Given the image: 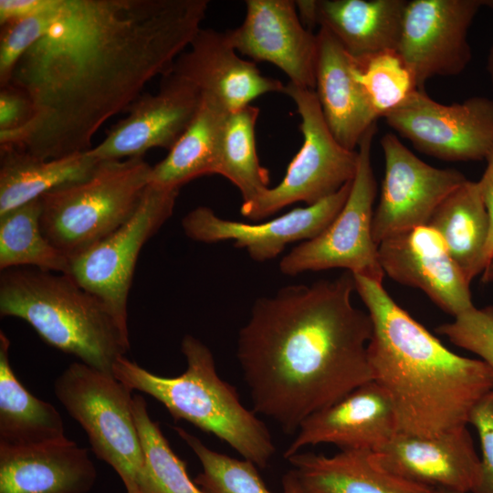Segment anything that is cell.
<instances>
[{"label":"cell","instance_id":"cell-8","mask_svg":"<svg viewBox=\"0 0 493 493\" xmlns=\"http://www.w3.org/2000/svg\"><path fill=\"white\" fill-rule=\"evenodd\" d=\"M283 93L297 107L303 142L281 182L242 203L241 214L250 220L263 219L296 202L316 204L352 181L356 173L357 150L344 148L334 138L315 90L288 82Z\"/></svg>","mask_w":493,"mask_h":493},{"label":"cell","instance_id":"cell-33","mask_svg":"<svg viewBox=\"0 0 493 493\" xmlns=\"http://www.w3.org/2000/svg\"><path fill=\"white\" fill-rule=\"evenodd\" d=\"M354 75L377 117L402 105L416 89L415 79L396 51L355 60Z\"/></svg>","mask_w":493,"mask_h":493},{"label":"cell","instance_id":"cell-42","mask_svg":"<svg viewBox=\"0 0 493 493\" xmlns=\"http://www.w3.org/2000/svg\"><path fill=\"white\" fill-rule=\"evenodd\" d=\"M435 493H464V492H459V491H455V490H450V489H445V488H435Z\"/></svg>","mask_w":493,"mask_h":493},{"label":"cell","instance_id":"cell-30","mask_svg":"<svg viewBox=\"0 0 493 493\" xmlns=\"http://www.w3.org/2000/svg\"><path fill=\"white\" fill-rule=\"evenodd\" d=\"M257 107L247 105L229 111L222 131L216 174L234 184L243 203H248L269 188L268 170L261 166L256 146Z\"/></svg>","mask_w":493,"mask_h":493},{"label":"cell","instance_id":"cell-13","mask_svg":"<svg viewBox=\"0 0 493 493\" xmlns=\"http://www.w3.org/2000/svg\"><path fill=\"white\" fill-rule=\"evenodd\" d=\"M384 176L372 232L378 245L384 239L428 225L443 200L467 178L451 168L431 166L415 156L393 133L381 139Z\"/></svg>","mask_w":493,"mask_h":493},{"label":"cell","instance_id":"cell-7","mask_svg":"<svg viewBox=\"0 0 493 493\" xmlns=\"http://www.w3.org/2000/svg\"><path fill=\"white\" fill-rule=\"evenodd\" d=\"M131 390L108 373L73 362L54 382V393L87 433L98 458L109 464L127 493H141L144 456L132 411Z\"/></svg>","mask_w":493,"mask_h":493},{"label":"cell","instance_id":"cell-22","mask_svg":"<svg viewBox=\"0 0 493 493\" xmlns=\"http://www.w3.org/2000/svg\"><path fill=\"white\" fill-rule=\"evenodd\" d=\"M96 479L88 450L69 439L30 446L0 444V493H88Z\"/></svg>","mask_w":493,"mask_h":493},{"label":"cell","instance_id":"cell-1","mask_svg":"<svg viewBox=\"0 0 493 493\" xmlns=\"http://www.w3.org/2000/svg\"><path fill=\"white\" fill-rule=\"evenodd\" d=\"M207 0H62L46 33L17 61L9 83L33 118L0 132V146L51 160L91 149L111 117L163 76L190 45ZM8 84V83H7Z\"/></svg>","mask_w":493,"mask_h":493},{"label":"cell","instance_id":"cell-37","mask_svg":"<svg viewBox=\"0 0 493 493\" xmlns=\"http://www.w3.org/2000/svg\"><path fill=\"white\" fill-rule=\"evenodd\" d=\"M34 116L29 97L17 87L8 83L0 89V132L17 130Z\"/></svg>","mask_w":493,"mask_h":493},{"label":"cell","instance_id":"cell-9","mask_svg":"<svg viewBox=\"0 0 493 493\" xmlns=\"http://www.w3.org/2000/svg\"><path fill=\"white\" fill-rule=\"evenodd\" d=\"M376 131L375 122L359 142L356 173L341 210L320 235L283 257L279 263L283 274L296 276L305 271L344 268L352 275L383 283L384 272L372 232L377 193L372 146Z\"/></svg>","mask_w":493,"mask_h":493},{"label":"cell","instance_id":"cell-26","mask_svg":"<svg viewBox=\"0 0 493 493\" xmlns=\"http://www.w3.org/2000/svg\"><path fill=\"white\" fill-rule=\"evenodd\" d=\"M99 161L87 152L44 160L0 146V215L89 177Z\"/></svg>","mask_w":493,"mask_h":493},{"label":"cell","instance_id":"cell-34","mask_svg":"<svg viewBox=\"0 0 493 493\" xmlns=\"http://www.w3.org/2000/svg\"><path fill=\"white\" fill-rule=\"evenodd\" d=\"M61 5L62 0H57L49 10L1 25L0 86L9 83L17 61L46 33Z\"/></svg>","mask_w":493,"mask_h":493},{"label":"cell","instance_id":"cell-2","mask_svg":"<svg viewBox=\"0 0 493 493\" xmlns=\"http://www.w3.org/2000/svg\"><path fill=\"white\" fill-rule=\"evenodd\" d=\"M353 275L280 288L257 299L236 357L253 411L293 434L317 411L374 380L372 322L353 306Z\"/></svg>","mask_w":493,"mask_h":493},{"label":"cell","instance_id":"cell-27","mask_svg":"<svg viewBox=\"0 0 493 493\" xmlns=\"http://www.w3.org/2000/svg\"><path fill=\"white\" fill-rule=\"evenodd\" d=\"M10 341L0 331V444L30 446L60 443L63 419L49 403L34 396L16 376L9 360Z\"/></svg>","mask_w":493,"mask_h":493},{"label":"cell","instance_id":"cell-31","mask_svg":"<svg viewBox=\"0 0 493 493\" xmlns=\"http://www.w3.org/2000/svg\"><path fill=\"white\" fill-rule=\"evenodd\" d=\"M132 411L144 456L140 492L204 493L189 477L185 462L174 454L159 425L150 417L142 395L133 396Z\"/></svg>","mask_w":493,"mask_h":493},{"label":"cell","instance_id":"cell-15","mask_svg":"<svg viewBox=\"0 0 493 493\" xmlns=\"http://www.w3.org/2000/svg\"><path fill=\"white\" fill-rule=\"evenodd\" d=\"M225 34L236 52L271 63L288 82L315 89L317 34L302 23L296 1L246 0L243 22Z\"/></svg>","mask_w":493,"mask_h":493},{"label":"cell","instance_id":"cell-41","mask_svg":"<svg viewBox=\"0 0 493 493\" xmlns=\"http://www.w3.org/2000/svg\"><path fill=\"white\" fill-rule=\"evenodd\" d=\"M488 71L490 76V79L493 86V44L489 50L488 58Z\"/></svg>","mask_w":493,"mask_h":493},{"label":"cell","instance_id":"cell-18","mask_svg":"<svg viewBox=\"0 0 493 493\" xmlns=\"http://www.w3.org/2000/svg\"><path fill=\"white\" fill-rule=\"evenodd\" d=\"M389 472L432 488L472 492L480 474V458L467 426L420 437L397 433L374 451Z\"/></svg>","mask_w":493,"mask_h":493},{"label":"cell","instance_id":"cell-3","mask_svg":"<svg viewBox=\"0 0 493 493\" xmlns=\"http://www.w3.org/2000/svg\"><path fill=\"white\" fill-rule=\"evenodd\" d=\"M353 278L372 322L368 354L374 381L393 404L398 433L431 437L467 426L473 407L493 389L492 368L449 351L382 282Z\"/></svg>","mask_w":493,"mask_h":493},{"label":"cell","instance_id":"cell-40","mask_svg":"<svg viewBox=\"0 0 493 493\" xmlns=\"http://www.w3.org/2000/svg\"><path fill=\"white\" fill-rule=\"evenodd\" d=\"M481 280L484 283L493 282V255L489 258L484 271L482 272Z\"/></svg>","mask_w":493,"mask_h":493},{"label":"cell","instance_id":"cell-5","mask_svg":"<svg viewBox=\"0 0 493 493\" xmlns=\"http://www.w3.org/2000/svg\"><path fill=\"white\" fill-rule=\"evenodd\" d=\"M186 369L179 376L150 372L124 355L112 366L114 377L130 390L162 403L176 420L213 434L244 459L266 467L276 452L271 435L254 411L246 409L236 388L222 380L209 348L187 334L181 343Z\"/></svg>","mask_w":493,"mask_h":493},{"label":"cell","instance_id":"cell-25","mask_svg":"<svg viewBox=\"0 0 493 493\" xmlns=\"http://www.w3.org/2000/svg\"><path fill=\"white\" fill-rule=\"evenodd\" d=\"M428 226L443 238L467 280L484 271L490 218L477 182L467 179L434 212Z\"/></svg>","mask_w":493,"mask_h":493},{"label":"cell","instance_id":"cell-35","mask_svg":"<svg viewBox=\"0 0 493 493\" xmlns=\"http://www.w3.org/2000/svg\"><path fill=\"white\" fill-rule=\"evenodd\" d=\"M453 344L479 356L493 370V306L473 309L436 327Z\"/></svg>","mask_w":493,"mask_h":493},{"label":"cell","instance_id":"cell-4","mask_svg":"<svg viewBox=\"0 0 493 493\" xmlns=\"http://www.w3.org/2000/svg\"><path fill=\"white\" fill-rule=\"evenodd\" d=\"M0 315L26 321L47 344L108 373L130 349L129 332L105 303L68 274L1 271Z\"/></svg>","mask_w":493,"mask_h":493},{"label":"cell","instance_id":"cell-11","mask_svg":"<svg viewBox=\"0 0 493 493\" xmlns=\"http://www.w3.org/2000/svg\"><path fill=\"white\" fill-rule=\"evenodd\" d=\"M385 122L421 152L445 161L485 160L493 146V100L442 104L416 89Z\"/></svg>","mask_w":493,"mask_h":493},{"label":"cell","instance_id":"cell-16","mask_svg":"<svg viewBox=\"0 0 493 493\" xmlns=\"http://www.w3.org/2000/svg\"><path fill=\"white\" fill-rule=\"evenodd\" d=\"M351 182L333 194L306 207L260 224L223 219L207 206L191 210L182 220L185 235L195 241L215 243L233 240L258 262L277 257L289 243L310 240L336 217L349 195Z\"/></svg>","mask_w":493,"mask_h":493},{"label":"cell","instance_id":"cell-36","mask_svg":"<svg viewBox=\"0 0 493 493\" xmlns=\"http://www.w3.org/2000/svg\"><path fill=\"white\" fill-rule=\"evenodd\" d=\"M468 424L476 428L482 451L479 479L472 493H493V389L473 407Z\"/></svg>","mask_w":493,"mask_h":493},{"label":"cell","instance_id":"cell-19","mask_svg":"<svg viewBox=\"0 0 493 493\" xmlns=\"http://www.w3.org/2000/svg\"><path fill=\"white\" fill-rule=\"evenodd\" d=\"M397 433L393 404L383 388L372 380L307 417L284 452V457L288 458L307 446L319 444H331L341 450L375 451Z\"/></svg>","mask_w":493,"mask_h":493},{"label":"cell","instance_id":"cell-39","mask_svg":"<svg viewBox=\"0 0 493 493\" xmlns=\"http://www.w3.org/2000/svg\"><path fill=\"white\" fill-rule=\"evenodd\" d=\"M485 160L487 162L486 169L481 178L477 182L490 218V232L486 248V261L488 264L493 255V146Z\"/></svg>","mask_w":493,"mask_h":493},{"label":"cell","instance_id":"cell-17","mask_svg":"<svg viewBox=\"0 0 493 493\" xmlns=\"http://www.w3.org/2000/svg\"><path fill=\"white\" fill-rule=\"evenodd\" d=\"M381 267L400 284L424 291L443 311L456 317L475 306L469 282L430 226H416L378 244Z\"/></svg>","mask_w":493,"mask_h":493},{"label":"cell","instance_id":"cell-10","mask_svg":"<svg viewBox=\"0 0 493 493\" xmlns=\"http://www.w3.org/2000/svg\"><path fill=\"white\" fill-rule=\"evenodd\" d=\"M180 188L149 184L132 215L107 237L71 259L69 276L109 308L128 330V299L140 252L172 216Z\"/></svg>","mask_w":493,"mask_h":493},{"label":"cell","instance_id":"cell-28","mask_svg":"<svg viewBox=\"0 0 493 493\" xmlns=\"http://www.w3.org/2000/svg\"><path fill=\"white\" fill-rule=\"evenodd\" d=\"M229 110L215 98L202 94L199 109L168 154L152 167L150 184L181 188L206 174L216 173L223 127Z\"/></svg>","mask_w":493,"mask_h":493},{"label":"cell","instance_id":"cell-6","mask_svg":"<svg viewBox=\"0 0 493 493\" xmlns=\"http://www.w3.org/2000/svg\"><path fill=\"white\" fill-rule=\"evenodd\" d=\"M143 156L101 161L87 179L40 197L46 238L70 260L121 226L135 212L150 184Z\"/></svg>","mask_w":493,"mask_h":493},{"label":"cell","instance_id":"cell-21","mask_svg":"<svg viewBox=\"0 0 493 493\" xmlns=\"http://www.w3.org/2000/svg\"><path fill=\"white\" fill-rule=\"evenodd\" d=\"M405 0H299L304 26L327 29L355 60L396 51Z\"/></svg>","mask_w":493,"mask_h":493},{"label":"cell","instance_id":"cell-14","mask_svg":"<svg viewBox=\"0 0 493 493\" xmlns=\"http://www.w3.org/2000/svg\"><path fill=\"white\" fill-rule=\"evenodd\" d=\"M201 100L202 92L194 85L167 72L159 91L136 99L128 115L88 152L101 162L143 156L152 148L169 151L194 120Z\"/></svg>","mask_w":493,"mask_h":493},{"label":"cell","instance_id":"cell-24","mask_svg":"<svg viewBox=\"0 0 493 493\" xmlns=\"http://www.w3.org/2000/svg\"><path fill=\"white\" fill-rule=\"evenodd\" d=\"M287 459L293 469L284 477L298 493H435L382 467L372 450H341L332 456L299 452Z\"/></svg>","mask_w":493,"mask_h":493},{"label":"cell","instance_id":"cell-32","mask_svg":"<svg viewBox=\"0 0 493 493\" xmlns=\"http://www.w3.org/2000/svg\"><path fill=\"white\" fill-rule=\"evenodd\" d=\"M202 465L194 482L204 493H271L260 477L257 466L249 460H240L207 447L195 435L181 427L174 428ZM283 493H298L285 477Z\"/></svg>","mask_w":493,"mask_h":493},{"label":"cell","instance_id":"cell-12","mask_svg":"<svg viewBox=\"0 0 493 493\" xmlns=\"http://www.w3.org/2000/svg\"><path fill=\"white\" fill-rule=\"evenodd\" d=\"M483 0L407 1L396 52L417 88L436 76L461 73L471 59L468 30Z\"/></svg>","mask_w":493,"mask_h":493},{"label":"cell","instance_id":"cell-20","mask_svg":"<svg viewBox=\"0 0 493 493\" xmlns=\"http://www.w3.org/2000/svg\"><path fill=\"white\" fill-rule=\"evenodd\" d=\"M168 72L215 98L229 111L251 105L264 94L283 93L285 87L263 75L255 62L239 57L225 32L212 28H201Z\"/></svg>","mask_w":493,"mask_h":493},{"label":"cell","instance_id":"cell-23","mask_svg":"<svg viewBox=\"0 0 493 493\" xmlns=\"http://www.w3.org/2000/svg\"><path fill=\"white\" fill-rule=\"evenodd\" d=\"M315 92L325 121L337 142L356 151L365 131L377 121L354 75L356 61L325 28L317 33Z\"/></svg>","mask_w":493,"mask_h":493},{"label":"cell","instance_id":"cell-38","mask_svg":"<svg viewBox=\"0 0 493 493\" xmlns=\"http://www.w3.org/2000/svg\"><path fill=\"white\" fill-rule=\"evenodd\" d=\"M57 0H1L0 25L49 10Z\"/></svg>","mask_w":493,"mask_h":493},{"label":"cell","instance_id":"cell-29","mask_svg":"<svg viewBox=\"0 0 493 493\" xmlns=\"http://www.w3.org/2000/svg\"><path fill=\"white\" fill-rule=\"evenodd\" d=\"M40 215V198L0 215L1 271L29 267L69 274L71 260L46 238Z\"/></svg>","mask_w":493,"mask_h":493}]
</instances>
